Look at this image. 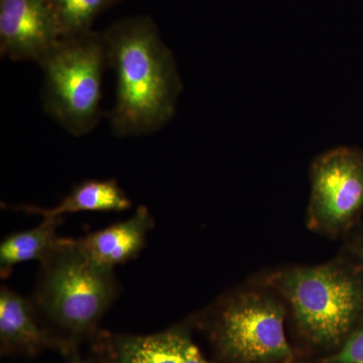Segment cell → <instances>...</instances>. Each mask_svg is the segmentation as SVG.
<instances>
[{
  "label": "cell",
  "mask_w": 363,
  "mask_h": 363,
  "mask_svg": "<svg viewBox=\"0 0 363 363\" xmlns=\"http://www.w3.org/2000/svg\"><path fill=\"white\" fill-rule=\"evenodd\" d=\"M116 74L108 119L117 136L150 135L173 118L182 81L171 50L149 18L118 21L104 33Z\"/></svg>",
  "instance_id": "cell-1"
},
{
  "label": "cell",
  "mask_w": 363,
  "mask_h": 363,
  "mask_svg": "<svg viewBox=\"0 0 363 363\" xmlns=\"http://www.w3.org/2000/svg\"><path fill=\"white\" fill-rule=\"evenodd\" d=\"M121 292L113 269L94 262L77 240L62 238L40 262L30 296L45 326L70 347L88 344Z\"/></svg>",
  "instance_id": "cell-2"
},
{
  "label": "cell",
  "mask_w": 363,
  "mask_h": 363,
  "mask_svg": "<svg viewBox=\"0 0 363 363\" xmlns=\"http://www.w3.org/2000/svg\"><path fill=\"white\" fill-rule=\"evenodd\" d=\"M38 64L45 113L72 135L90 133L101 117L102 80L109 67L104 33L62 38Z\"/></svg>",
  "instance_id": "cell-3"
},
{
  "label": "cell",
  "mask_w": 363,
  "mask_h": 363,
  "mask_svg": "<svg viewBox=\"0 0 363 363\" xmlns=\"http://www.w3.org/2000/svg\"><path fill=\"white\" fill-rule=\"evenodd\" d=\"M277 284L292 306L298 326L316 343H338L363 310L359 279L335 264L291 269Z\"/></svg>",
  "instance_id": "cell-4"
},
{
  "label": "cell",
  "mask_w": 363,
  "mask_h": 363,
  "mask_svg": "<svg viewBox=\"0 0 363 363\" xmlns=\"http://www.w3.org/2000/svg\"><path fill=\"white\" fill-rule=\"evenodd\" d=\"M284 313L276 301L243 295L221 304L210 320V337L229 363L286 362L293 353L286 340Z\"/></svg>",
  "instance_id": "cell-5"
},
{
  "label": "cell",
  "mask_w": 363,
  "mask_h": 363,
  "mask_svg": "<svg viewBox=\"0 0 363 363\" xmlns=\"http://www.w3.org/2000/svg\"><path fill=\"white\" fill-rule=\"evenodd\" d=\"M363 210V152L341 147L315 160L311 169L309 225L337 233L345 230Z\"/></svg>",
  "instance_id": "cell-6"
},
{
  "label": "cell",
  "mask_w": 363,
  "mask_h": 363,
  "mask_svg": "<svg viewBox=\"0 0 363 363\" xmlns=\"http://www.w3.org/2000/svg\"><path fill=\"white\" fill-rule=\"evenodd\" d=\"M87 345L90 363H211L182 325L150 334L101 329Z\"/></svg>",
  "instance_id": "cell-7"
},
{
  "label": "cell",
  "mask_w": 363,
  "mask_h": 363,
  "mask_svg": "<svg viewBox=\"0 0 363 363\" xmlns=\"http://www.w3.org/2000/svg\"><path fill=\"white\" fill-rule=\"evenodd\" d=\"M50 0H0V52L13 61H40L62 39Z\"/></svg>",
  "instance_id": "cell-8"
},
{
  "label": "cell",
  "mask_w": 363,
  "mask_h": 363,
  "mask_svg": "<svg viewBox=\"0 0 363 363\" xmlns=\"http://www.w3.org/2000/svg\"><path fill=\"white\" fill-rule=\"evenodd\" d=\"M70 346L55 336L35 311L30 297H23L6 285L0 288V355L32 359L45 351L62 357Z\"/></svg>",
  "instance_id": "cell-9"
},
{
  "label": "cell",
  "mask_w": 363,
  "mask_h": 363,
  "mask_svg": "<svg viewBox=\"0 0 363 363\" xmlns=\"http://www.w3.org/2000/svg\"><path fill=\"white\" fill-rule=\"evenodd\" d=\"M154 227L155 219L149 208L140 205L128 218L77 238V241L94 262L114 269L140 255Z\"/></svg>",
  "instance_id": "cell-10"
},
{
  "label": "cell",
  "mask_w": 363,
  "mask_h": 363,
  "mask_svg": "<svg viewBox=\"0 0 363 363\" xmlns=\"http://www.w3.org/2000/svg\"><path fill=\"white\" fill-rule=\"evenodd\" d=\"M133 205L125 191L116 179L86 180L74 186L56 206L43 208L18 205L14 209L45 217H63L80 212H123Z\"/></svg>",
  "instance_id": "cell-11"
},
{
  "label": "cell",
  "mask_w": 363,
  "mask_h": 363,
  "mask_svg": "<svg viewBox=\"0 0 363 363\" xmlns=\"http://www.w3.org/2000/svg\"><path fill=\"white\" fill-rule=\"evenodd\" d=\"M63 217H45L37 226L6 236L0 243V274L6 279L16 264L44 259L62 238Z\"/></svg>",
  "instance_id": "cell-12"
},
{
  "label": "cell",
  "mask_w": 363,
  "mask_h": 363,
  "mask_svg": "<svg viewBox=\"0 0 363 363\" xmlns=\"http://www.w3.org/2000/svg\"><path fill=\"white\" fill-rule=\"evenodd\" d=\"M61 28L62 37L90 32L95 18L116 0H50Z\"/></svg>",
  "instance_id": "cell-13"
},
{
  "label": "cell",
  "mask_w": 363,
  "mask_h": 363,
  "mask_svg": "<svg viewBox=\"0 0 363 363\" xmlns=\"http://www.w3.org/2000/svg\"><path fill=\"white\" fill-rule=\"evenodd\" d=\"M330 363H363V325L344 343L342 348L329 359Z\"/></svg>",
  "instance_id": "cell-14"
},
{
  "label": "cell",
  "mask_w": 363,
  "mask_h": 363,
  "mask_svg": "<svg viewBox=\"0 0 363 363\" xmlns=\"http://www.w3.org/2000/svg\"><path fill=\"white\" fill-rule=\"evenodd\" d=\"M63 357L65 363H90L88 358L83 355L81 347L71 348Z\"/></svg>",
  "instance_id": "cell-15"
},
{
  "label": "cell",
  "mask_w": 363,
  "mask_h": 363,
  "mask_svg": "<svg viewBox=\"0 0 363 363\" xmlns=\"http://www.w3.org/2000/svg\"><path fill=\"white\" fill-rule=\"evenodd\" d=\"M358 255H359L360 259L363 260V245L357 250Z\"/></svg>",
  "instance_id": "cell-16"
}]
</instances>
